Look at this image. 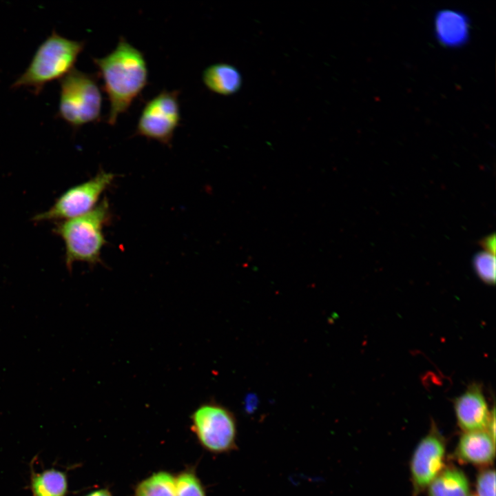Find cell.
<instances>
[{
	"instance_id": "cell-1",
	"label": "cell",
	"mask_w": 496,
	"mask_h": 496,
	"mask_svg": "<svg viewBox=\"0 0 496 496\" xmlns=\"http://www.w3.org/2000/svg\"><path fill=\"white\" fill-rule=\"evenodd\" d=\"M103 83L110 110L107 122L114 125L141 94L148 81L143 53L121 37L116 48L101 58H93Z\"/></svg>"
},
{
	"instance_id": "cell-2",
	"label": "cell",
	"mask_w": 496,
	"mask_h": 496,
	"mask_svg": "<svg viewBox=\"0 0 496 496\" xmlns=\"http://www.w3.org/2000/svg\"><path fill=\"white\" fill-rule=\"evenodd\" d=\"M111 218L108 200L104 198L89 212L56 223L53 231L64 243L69 271L76 262L93 266L101 262L102 250L107 243L103 230Z\"/></svg>"
},
{
	"instance_id": "cell-3",
	"label": "cell",
	"mask_w": 496,
	"mask_h": 496,
	"mask_svg": "<svg viewBox=\"0 0 496 496\" xmlns=\"http://www.w3.org/2000/svg\"><path fill=\"white\" fill-rule=\"evenodd\" d=\"M85 42L64 37L55 30L38 47L30 63L12 83V89L28 88L39 94L46 84L61 79L74 68Z\"/></svg>"
},
{
	"instance_id": "cell-4",
	"label": "cell",
	"mask_w": 496,
	"mask_h": 496,
	"mask_svg": "<svg viewBox=\"0 0 496 496\" xmlns=\"http://www.w3.org/2000/svg\"><path fill=\"white\" fill-rule=\"evenodd\" d=\"M96 77L74 68L60 80L58 116L74 129L101 119L103 97Z\"/></svg>"
},
{
	"instance_id": "cell-5",
	"label": "cell",
	"mask_w": 496,
	"mask_h": 496,
	"mask_svg": "<svg viewBox=\"0 0 496 496\" xmlns=\"http://www.w3.org/2000/svg\"><path fill=\"white\" fill-rule=\"evenodd\" d=\"M190 420L191 430L205 451L223 454L236 449V420L226 407L203 403L193 411Z\"/></svg>"
},
{
	"instance_id": "cell-6",
	"label": "cell",
	"mask_w": 496,
	"mask_h": 496,
	"mask_svg": "<svg viewBox=\"0 0 496 496\" xmlns=\"http://www.w3.org/2000/svg\"><path fill=\"white\" fill-rule=\"evenodd\" d=\"M115 176L112 172L101 169L94 177L64 192L48 209L37 214L33 220L57 222L89 212L112 185Z\"/></svg>"
},
{
	"instance_id": "cell-7",
	"label": "cell",
	"mask_w": 496,
	"mask_h": 496,
	"mask_svg": "<svg viewBox=\"0 0 496 496\" xmlns=\"http://www.w3.org/2000/svg\"><path fill=\"white\" fill-rule=\"evenodd\" d=\"M179 93L163 90L149 100L138 118L135 135L170 147L181 120Z\"/></svg>"
},
{
	"instance_id": "cell-8",
	"label": "cell",
	"mask_w": 496,
	"mask_h": 496,
	"mask_svg": "<svg viewBox=\"0 0 496 496\" xmlns=\"http://www.w3.org/2000/svg\"><path fill=\"white\" fill-rule=\"evenodd\" d=\"M445 441L433 427L416 446L410 462L414 491L426 488L445 466Z\"/></svg>"
},
{
	"instance_id": "cell-9",
	"label": "cell",
	"mask_w": 496,
	"mask_h": 496,
	"mask_svg": "<svg viewBox=\"0 0 496 496\" xmlns=\"http://www.w3.org/2000/svg\"><path fill=\"white\" fill-rule=\"evenodd\" d=\"M454 410L457 424L464 432L487 430L491 411L479 384L472 383L455 399Z\"/></svg>"
},
{
	"instance_id": "cell-10",
	"label": "cell",
	"mask_w": 496,
	"mask_h": 496,
	"mask_svg": "<svg viewBox=\"0 0 496 496\" xmlns=\"http://www.w3.org/2000/svg\"><path fill=\"white\" fill-rule=\"evenodd\" d=\"M495 441L487 431L464 432L459 439L455 457L464 463L490 465L495 458Z\"/></svg>"
},
{
	"instance_id": "cell-11",
	"label": "cell",
	"mask_w": 496,
	"mask_h": 496,
	"mask_svg": "<svg viewBox=\"0 0 496 496\" xmlns=\"http://www.w3.org/2000/svg\"><path fill=\"white\" fill-rule=\"evenodd\" d=\"M434 25L437 39L446 46L457 47L468 39V19L459 11L447 9L438 12Z\"/></svg>"
},
{
	"instance_id": "cell-12",
	"label": "cell",
	"mask_w": 496,
	"mask_h": 496,
	"mask_svg": "<svg viewBox=\"0 0 496 496\" xmlns=\"http://www.w3.org/2000/svg\"><path fill=\"white\" fill-rule=\"evenodd\" d=\"M203 81L209 90L222 95L235 93L241 85L240 73L234 66L226 63L207 67L203 73Z\"/></svg>"
},
{
	"instance_id": "cell-13",
	"label": "cell",
	"mask_w": 496,
	"mask_h": 496,
	"mask_svg": "<svg viewBox=\"0 0 496 496\" xmlns=\"http://www.w3.org/2000/svg\"><path fill=\"white\" fill-rule=\"evenodd\" d=\"M427 488L428 496H469L468 478L457 468H444Z\"/></svg>"
},
{
	"instance_id": "cell-14",
	"label": "cell",
	"mask_w": 496,
	"mask_h": 496,
	"mask_svg": "<svg viewBox=\"0 0 496 496\" xmlns=\"http://www.w3.org/2000/svg\"><path fill=\"white\" fill-rule=\"evenodd\" d=\"M31 488L34 496H65L67 477L53 468L34 473L31 478Z\"/></svg>"
},
{
	"instance_id": "cell-15",
	"label": "cell",
	"mask_w": 496,
	"mask_h": 496,
	"mask_svg": "<svg viewBox=\"0 0 496 496\" xmlns=\"http://www.w3.org/2000/svg\"><path fill=\"white\" fill-rule=\"evenodd\" d=\"M134 496H175V475L166 471L152 473L136 485Z\"/></svg>"
},
{
	"instance_id": "cell-16",
	"label": "cell",
	"mask_w": 496,
	"mask_h": 496,
	"mask_svg": "<svg viewBox=\"0 0 496 496\" xmlns=\"http://www.w3.org/2000/svg\"><path fill=\"white\" fill-rule=\"evenodd\" d=\"M175 496H207L194 467L188 466L175 475Z\"/></svg>"
},
{
	"instance_id": "cell-17",
	"label": "cell",
	"mask_w": 496,
	"mask_h": 496,
	"mask_svg": "<svg viewBox=\"0 0 496 496\" xmlns=\"http://www.w3.org/2000/svg\"><path fill=\"white\" fill-rule=\"evenodd\" d=\"M474 269L482 280L487 284H494L495 281V258L494 255L487 252H481L475 256Z\"/></svg>"
},
{
	"instance_id": "cell-18",
	"label": "cell",
	"mask_w": 496,
	"mask_h": 496,
	"mask_svg": "<svg viewBox=\"0 0 496 496\" xmlns=\"http://www.w3.org/2000/svg\"><path fill=\"white\" fill-rule=\"evenodd\" d=\"M477 496H495V472L494 469L481 471L476 480Z\"/></svg>"
},
{
	"instance_id": "cell-19",
	"label": "cell",
	"mask_w": 496,
	"mask_h": 496,
	"mask_svg": "<svg viewBox=\"0 0 496 496\" xmlns=\"http://www.w3.org/2000/svg\"><path fill=\"white\" fill-rule=\"evenodd\" d=\"M479 245L485 249V251L494 255L495 252V235H490L480 240Z\"/></svg>"
},
{
	"instance_id": "cell-20",
	"label": "cell",
	"mask_w": 496,
	"mask_h": 496,
	"mask_svg": "<svg viewBox=\"0 0 496 496\" xmlns=\"http://www.w3.org/2000/svg\"><path fill=\"white\" fill-rule=\"evenodd\" d=\"M85 496H113V495L107 489L102 488V489L92 491Z\"/></svg>"
}]
</instances>
